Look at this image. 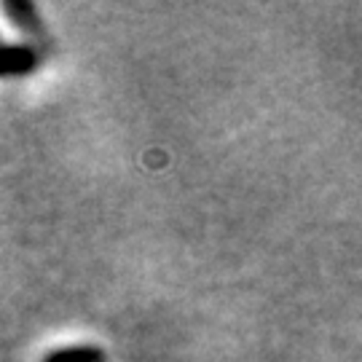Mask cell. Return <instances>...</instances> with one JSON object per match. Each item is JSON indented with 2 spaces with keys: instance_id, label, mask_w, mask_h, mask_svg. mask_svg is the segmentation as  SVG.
<instances>
[{
  "instance_id": "cell-2",
  "label": "cell",
  "mask_w": 362,
  "mask_h": 362,
  "mask_svg": "<svg viewBox=\"0 0 362 362\" xmlns=\"http://www.w3.org/2000/svg\"><path fill=\"white\" fill-rule=\"evenodd\" d=\"M43 362H103V351L94 346H67L52 351Z\"/></svg>"
},
{
  "instance_id": "cell-1",
  "label": "cell",
  "mask_w": 362,
  "mask_h": 362,
  "mask_svg": "<svg viewBox=\"0 0 362 362\" xmlns=\"http://www.w3.org/2000/svg\"><path fill=\"white\" fill-rule=\"evenodd\" d=\"M38 67V54L27 43H3L0 40V78L30 76Z\"/></svg>"
}]
</instances>
